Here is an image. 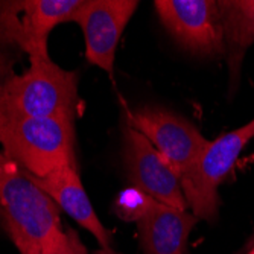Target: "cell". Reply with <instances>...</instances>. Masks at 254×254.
Returning a JSON list of instances; mask_svg holds the SVG:
<instances>
[{
  "instance_id": "obj_16",
  "label": "cell",
  "mask_w": 254,
  "mask_h": 254,
  "mask_svg": "<svg viewBox=\"0 0 254 254\" xmlns=\"http://www.w3.org/2000/svg\"><path fill=\"white\" fill-rule=\"evenodd\" d=\"M95 254H122V253H118V251H114L111 247H105V248H101L98 250Z\"/></svg>"
},
{
  "instance_id": "obj_11",
  "label": "cell",
  "mask_w": 254,
  "mask_h": 254,
  "mask_svg": "<svg viewBox=\"0 0 254 254\" xmlns=\"http://www.w3.org/2000/svg\"><path fill=\"white\" fill-rule=\"evenodd\" d=\"M85 0H25L20 2L21 48L28 57L49 55L48 38L55 26L72 21Z\"/></svg>"
},
{
  "instance_id": "obj_8",
  "label": "cell",
  "mask_w": 254,
  "mask_h": 254,
  "mask_svg": "<svg viewBox=\"0 0 254 254\" xmlns=\"http://www.w3.org/2000/svg\"><path fill=\"white\" fill-rule=\"evenodd\" d=\"M137 6L135 0H85L72 21L81 26L90 64L113 73L119 40Z\"/></svg>"
},
{
  "instance_id": "obj_13",
  "label": "cell",
  "mask_w": 254,
  "mask_h": 254,
  "mask_svg": "<svg viewBox=\"0 0 254 254\" xmlns=\"http://www.w3.org/2000/svg\"><path fill=\"white\" fill-rule=\"evenodd\" d=\"M224 43L232 48V54L241 58V54L254 41V2H218Z\"/></svg>"
},
{
  "instance_id": "obj_7",
  "label": "cell",
  "mask_w": 254,
  "mask_h": 254,
  "mask_svg": "<svg viewBox=\"0 0 254 254\" xmlns=\"http://www.w3.org/2000/svg\"><path fill=\"white\" fill-rule=\"evenodd\" d=\"M122 131L125 168L132 186L143 190L158 202L178 210H186L188 201L183 192L181 178L169 161L142 132L127 122Z\"/></svg>"
},
{
  "instance_id": "obj_10",
  "label": "cell",
  "mask_w": 254,
  "mask_h": 254,
  "mask_svg": "<svg viewBox=\"0 0 254 254\" xmlns=\"http://www.w3.org/2000/svg\"><path fill=\"white\" fill-rule=\"evenodd\" d=\"M196 216L186 210L155 201L151 210L137 222L145 254H184Z\"/></svg>"
},
{
  "instance_id": "obj_3",
  "label": "cell",
  "mask_w": 254,
  "mask_h": 254,
  "mask_svg": "<svg viewBox=\"0 0 254 254\" xmlns=\"http://www.w3.org/2000/svg\"><path fill=\"white\" fill-rule=\"evenodd\" d=\"M75 119L3 118L0 119L2 152L34 177L75 166Z\"/></svg>"
},
{
  "instance_id": "obj_5",
  "label": "cell",
  "mask_w": 254,
  "mask_h": 254,
  "mask_svg": "<svg viewBox=\"0 0 254 254\" xmlns=\"http://www.w3.org/2000/svg\"><path fill=\"white\" fill-rule=\"evenodd\" d=\"M127 124L142 132L177 171L181 183L195 169L210 140L178 114L161 107H142L127 116Z\"/></svg>"
},
{
  "instance_id": "obj_12",
  "label": "cell",
  "mask_w": 254,
  "mask_h": 254,
  "mask_svg": "<svg viewBox=\"0 0 254 254\" xmlns=\"http://www.w3.org/2000/svg\"><path fill=\"white\" fill-rule=\"evenodd\" d=\"M20 54H25L20 34V3H0V96L15 75Z\"/></svg>"
},
{
  "instance_id": "obj_17",
  "label": "cell",
  "mask_w": 254,
  "mask_h": 254,
  "mask_svg": "<svg viewBox=\"0 0 254 254\" xmlns=\"http://www.w3.org/2000/svg\"><path fill=\"white\" fill-rule=\"evenodd\" d=\"M248 254H254V248H253V250H251V251H250Z\"/></svg>"
},
{
  "instance_id": "obj_9",
  "label": "cell",
  "mask_w": 254,
  "mask_h": 254,
  "mask_svg": "<svg viewBox=\"0 0 254 254\" xmlns=\"http://www.w3.org/2000/svg\"><path fill=\"white\" fill-rule=\"evenodd\" d=\"M29 178L57 204V207L91 233L101 248L111 247V233L102 225L96 210L91 205L81 183L78 168L64 166L46 177L29 175Z\"/></svg>"
},
{
  "instance_id": "obj_4",
  "label": "cell",
  "mask_w": 254,
  "mask_h": 254,
  "mask_svg": "<svg viewBox=\"0 0 254 254\" xmlns=\"http://www.w3.org/2000/svg\"><path fill=\"white\" fill-rule=\"evenodd\" d=\"M254 138V119L244 127L210 140L193 172L181 183L184 196L198 219L213 222L218 216V186L233 169L239 154Z\"/></svg>"
},
{
  "instance_id": "obj_14",
  "label": "cell",
  "mask_w": 254,
  "mask_h": 254,
  "mask_svg": "<svg viewBox=\"0 0 254 254\" xmlns=\"http://www.w3.org/2000/svg\"><path fill=\"white\" fill-rule=\"evenodd\" d=\"M157 199L145 193L143 190L137 188H128L124 189L114 201V210H116L118 216L124 221L129 222H138L154 205Z\"/></svg>"
},
{
  "instance_id": "obj_1",
  "label": "cell",
  "mask_w": 254,
  "mask_h": 254,
  "mask_svg": "<svg viewBox=\"0 0 254 254\" xmlns=\"http://www.w3.org/2000/svg\"><path fill=\"white\" fill-rule=\"evenodd\" d=\"M0 221L20 254H41L63 232L57 204L2 151Z\"/></svg>"
},
{
  "instance_id": "obj_15",
  "label": "cell",
  "mask_w": 254,
  "mask_h": 254,
  "mask_svg": "<svg viewBox=\"0 0 254 254\" xmlns=\"http://www.w3.org/2000/svg\"><path fill=\"white\" fill-rule=\"evenodd\" d=\"M41 254H87V248L73 228L60 232Z\"/></svg>"
},
{
  "instance_id": "obj_2",
  "label": "cell",
  "mask_w": 254,
  "mask_h": 254,
  "mask_svg": "<svg viewBox=\"0 0 254 254\" xmlns=\"http://www.w3.org/2000/svg\"><path fill=\"white\" fill-rule=\"evenodd\" d=\"M78 102V73L60 67L49 55H35L29 57L25 72L6 82L0 96V119H75Z\"/></svg>"
},
{
  "instance_id": "obj_6",
  "label": "cell",
  "mask_w": 254,
  "mask_h": 254,
  "mask_svg": "<svg viewBox=\"0 0 254 254\" xmlns=\"http://www.w3.org/2000/svg\"><path fill=\"white\" fill-rule=\"evenodd\" d=\"M160 21L183 49L193 55L224 54V26L218 2L213 0H157Z\"/></svg>"
}]
</instances>
